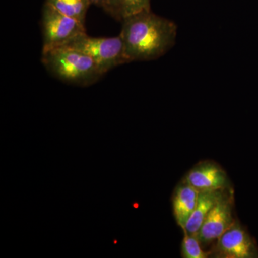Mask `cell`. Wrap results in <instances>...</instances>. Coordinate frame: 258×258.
<instances>
[{
  "instance_id": "obj_4",
  "label": "cell",
  "mask_w": 258,
  "mask_h": 258,
  "mask_svg": "<svg viewBox=\"0 0 258 258\" xmlns=\"http://www.w3.org/2000/svg\"><path fill=\"white\" fill-rule=\"evenodd\" d=\"M42 51L64 46L78 35L86 32L85 24L62 14L45 3L42 10Z\"/></svg>"
},
{
  "instance_id": "obj_7",
  "label": "cell",
  "mask_w": 258,
  "mask_h": 258,
  "mask_svg": "<svg viewBox=\"0 0 258 258\" xmlns=\"http://www.w3.org/2000/svg\"><path fill=\"white\" fill-rule=\"evenodd\" d=\"M198 191L231 188L227 172L213 161H203L194 166L184 179Z\"/></svg>"
},
{
  "instance_id": "obj_2",
  "label": "cell",
  "mask_w": 258,
  "mask_h": 258,
  "mask_svg": "<svg viewBox=\"0 0 258 258\" xmlns=\"http://www.w3.org/2000/svg\"><path fill=\"white\" fill-rule=\"evenodd\" d=\"M42 62L57 79L76 86H91L104 75L91 57L67 46L42 51Z\"/></svg>"
},
{
  "instance_id": "obj_5",
  "label": "cell",
  "mask_w": 258,
  "mask_h": 258,
  "mask_svg": "<svg viewBox=\"0 0 258 258\" xmlns=\"http://www.w3.org/2000/svg\"><path fill=\"white\" fill-rule=\"evenodd\" d=\"M214 255L222 258H258V247L245 227L236 220L219 237Z\"/></svg>"
},
{
  "instance_id": "obj_3",
  "label": "cell",
  "mask_w": 258,
  "mask_h": 258,
  "mask_svg": "<svg viewBox=\"0 0 258 258\" xmlns=\"http://www.w3.org/2000/svg\"><path fill=\"white\" fill-rule=\"evenodd\" d=\"M64 46L72 47L91 57L104 74L117 66L128 63L120 35L114 37H93L84 32Z\"/></svg>"
},
{
  "instance_id": "obj_1",
  "label": "cell",
  "mask_w": 258,
  "mask_h": 258,
  "mask_svg": "<svg viewBox=\"0 0 258 258\" xmlns=\"http://www.w3.org/2000/svg\"><path fill=\"white\" fill-rule=\"evenodd\" d=\"M119 35L128 62L157 60L175 45L177 25L152 10H144L122 20Z\"/></svg>"
},
{
  "instance_id": "obj_10",
  "label": "cell",
  "mask_w": 258,
  "mask_h": 258,
  "mask_svg": "<svg viewBox=\"0 0 258 258\" xmlns=\"http://www.w3.org/2000/svg\"><path fill=\"white\" fill-rule=\"evenodd\" d=\"M151 10V0H109L105 11L115 20L122 21L127 17Z\"/></svg>"
},
{
  "instance_id": "obj_12",
  "label": "cell",
  "mask_w": 258,
  "mask_h": 258,
  "mask_svg": "<svg viewBox=\"0 0 258 258\" xmlns=\"http://www.w3.org/2000/svg\"><path fill=\"white\" fill-rule=\"evenodd\" d=\"M184 232V238L181 243V256L184 258H207L210 255L209 252H204L201 244L197 235H191L186 230Z\"/></svg>"
},
{
  "instance_id": "obj_6",
  "label": "cell",
  "mask_w": 258,
  "mask_h": 258,
  "mask_svg": "<svg viewBox=\"0 0 258 258\" xmlns=\"http://www.w3.org/2000/svg\"><path fill=\"white\" fill-rule=\"evenodd\" d=\"M233 207V191L229 189L212 209L202 225L197 235L200 244H208L218 240L235 223Z\"/></svg>"
},
{
  "instance_id": "obj_9",
  "label": "cell",
  "mask_w": 258,
  "mask_h": 258,
  "mask_svg": "<svg viewBox=\"0 0 258 258\" xmlns=\"http://www.w3.org/2000/svg\"><path fill=\"white\" fill-rule=\"evenodd\" d=\"M229 189L231 188L199 191L196 207L183 230L191 235H198L208 214Z\"/></svg>"
},
{
  "instance_id": "obj_13",
  "label": "cell",
  "mask_w": 258,
  "mask_h": 258,
  "mask_svg": "<svg viewBox=\"0 0 258 258\" xmlns=\"http://www.w3.org/2000/svg\"><path fill=\"white\" fill-rule=\"evenodd\" d=\"M90 2H91V5H96L105 10L109 0H90Z\"/></svg>"
},
{
  "instance_id": "obj_11",
  "label": "cell",
  "mask_w": 258,
  "mask_h": 258,
  "mask_svg": "<svg viewBox=\"0 0 258 258\" xmlns=\"http://www.w3.org/2000/svg\"><path fill=\"white\" fill-rule=\"evenodd\" d=\"M46 3L62 14L85 24L86 13L91 5L90 0H47Z\"/></svg>"
},
{
  "instance_id": "obj_8",
  "label": "cell",
  "mask_w": 258,
  "mask_h": 258,
  "mask_svg": "<svg viewBox=\"0 0 258 258\" xmlns=\"http://www.w3.org/2000/svg\"><path fill=\"white\" fill-rule=\"evenodd\" d=\"M199 191L183 179L174 189L172 197L173 212L177 225L185 228L198 202Z\"/></svg>"
}]
</instances>
